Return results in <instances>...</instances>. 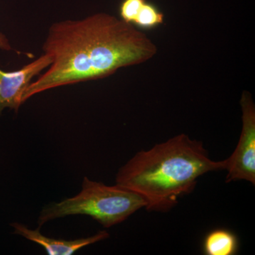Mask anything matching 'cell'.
Wrapping results in <instances>:
<instances>
[{
	"label": "cell",
	"mask_w": 255,
	"mask_h": 255,
	"mask_svg": "<svg viewBox=\"0 0 255 255\" xmlns=\"http://www.w3.org/2000/svg\"><path fill=\"white\" fill-rule=\"evenodd\" d=\"M145 0H123L119 7L121 17L125 22L132 24Z\"/></svg>",
	"instance_id": "obj_9"
},
{
	"label": "cell",
	"mask_w": 255,
	"mask_h": 255,
	"mask_svg": "<svg viewBox=\"0 0 255 255\" xmlns=\"http://www.w3.org/2000/svg\"><path fill=\"white\" fill-rule=\"evenodd\" d=\"M164 21V14L159 11L157 6L146 1L142 6L132 25L140 28H155L162 24Z\"/></svg>",
	"instance_id": "obj_8"
},
{
	"label": "cell",
	"mask_w": 255,
	"mask_h": 255,
	"mask_svg": "<svg viewBox=\"0 0 255 255\" xmlns=\"http://www.w3.org/2000/svg\"><path fill=\"white\" fill-rule=\"evenodd\" d=\"M239 248L236 235L228 229L218 228L208 233L204 238L203 249L207 255H236Z\"/></svg>",
	"instance_id": "obj_7"
},
{
	"label": "cell",
	"mask_w": 255,
	"mask_h": 255,
	"mask_svg": "<svg viewBox=\"0 0 255 255\" xmlns=\"http://www.w3.org/2000/svg\"><path fill=\"white\" fill-rule=\"evenodd\" d=\"M0 49L4 50H11V47L10 46L9 41L6 39V37L0 33Z\"/></svg>",
	"instance_id": "obj_10"
},
{
	"label": "cell",
	"mask_w": 255,
	"mask_h": 255,
	"mask_svg": "<svg viewBox=\"0 0 255 255\" xmlns=\"http://www.w3.org/2000/svg\"><path fill=\"white\" fill-rule=\"evenodd\" d=\"M243 128L237 147L226 159V182L245 180L255 184V107L251 94L243 92Z\"/></svg>",
	"instance_id": "obj_4"
},
{
	"label": "cell",
	"mask_w": 255,
	"mask_h": 255,
	"mask_svg": "<svg viewBox=\"0 0 255 255\" xmlns=\"http://www.w3.org/2000/svg\"><path fill=\"white\" fill-rule=\"evenodd\" d=\"M147 206L140 194L121 187L107 186L84 178L82 190L73 197L48 204L41 210L38 228L50 221L74 215H86L108 228L127 220Z\"/></svg>",
	"instance_id": "obj_3"
},
{
	"label": "cell",
	"mask_w": 255,
	"mask_h": 255,
	"mask_svg": "<svg viewBox=\"0 0 255 255\" xmlns=\"http://www.w3.org/2000/svg\"><path fill=\"white\" fill-rule=\"evenodd\" d=\"M51 64L49 55L44 53L38 59L16 71L0 69V115L5 108L17 112L23 102V96L32 79Z\"/></svg>",
	"instance_id": "obj_5"
},
{
	"label": "cell",
	"mask_w": 255,
	"mask_h": 255,
	"mask_svg": "<svg viewBox=\"0 0 255 255\" xmlns=\"http://www.w3.org/2000/svg\"><path fill=\"white\" fill-rule=\"evenodd\" d=\"M11 226L14 228V234L22 236L28 241L37 243L44 248L47 254L49 255H71L85 247L110 237V234L107 231H102L90 237L65 241L46 237L40 232L39 228L30 229L22 223H13Z\"/></svg>",
	"instance_id": "obj_6"
},
{
	"label": "cell",
	"mask_w": 255,
	"mask_h": 255,
	"mask_svg": "<svg viewBox=\"0 0 255 255\" xmlns=\"http://www.w3.org/2000/svg\"><path fill=\"white\" fill-rule=\"evenodd\" d=\"M48 70L31 82L23 102L50 89L110 76L119 68L150 60L157 47L135 26L105 13L50 26L43 44Z\"/></svg>",
	"instance_id": "obj_1"
},
{
	"label": "cell",
	"mask_w": 255,
	"mask_h": 255,
	"mask_svg": "<svg viewBox=\"0 0 255 255\" xmlns=\"http://www.w3.org/2000/svg\"><path fill=\"white\" fill-rule=\"evenodd\" d=\"M226 167V159L212 160L202 142L182 133L137 152L119 169L116 184L141 195L148 211L167 212L199 177Z\"/></svg>",
	"instance_id": "obj_2"
}]
</instances>
